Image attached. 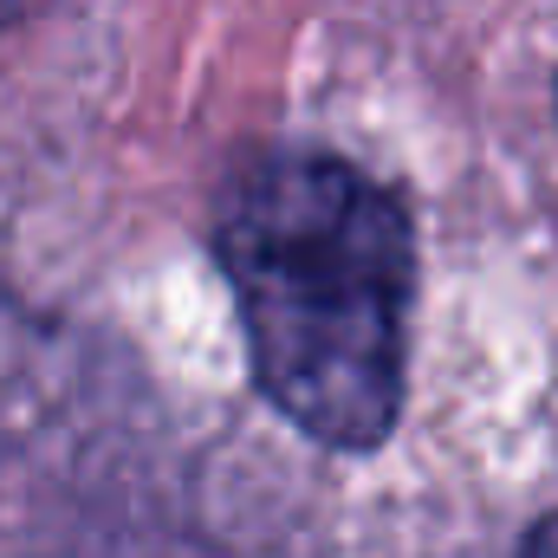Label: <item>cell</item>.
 I'll list each match as a JSON object with an SVG mask.
<instances>
[{"label":"cell","instance_id":"7a4b0ae2","mask_svg":"<svg viewBox=\"0 0 558 558\" xmlns=\"http://www.w3.org/2000/svg\"><path fill=\"white\" fill-rule=\"evenodd\" d=\"M520 558H558V513H546V520H539V526L526 533Z\"/></svg>","mask_w":558,"mask_h":558},{"label":"cell","instance_id":"3957f363","mask_svg":"<svg viewBox=\"0 0 558 558\" xmlns=\"http://www.w3.org/2000/svg\"><path fill=\"white\" fill-rule=\"evenodd\" d=\"M20 20V0H0V26H13Z\"/></svg>","mask_w":558,"mask_h":558},{"label":"cell","instance_id":"6da1fadb","mask_svg":"<svg viewBox=\"0 0 558 558\" xmlns=\"http://www.w3.org/2000/svg\"><path fill=\"white\" fill-rule=\"evenodd\" d=\"M254 377L325 448H377L403 410L416 234L357 162L305 143L254 149L215 208Z\"/></svg>","mask_w":558,"mask_h":558}]
</instances>
